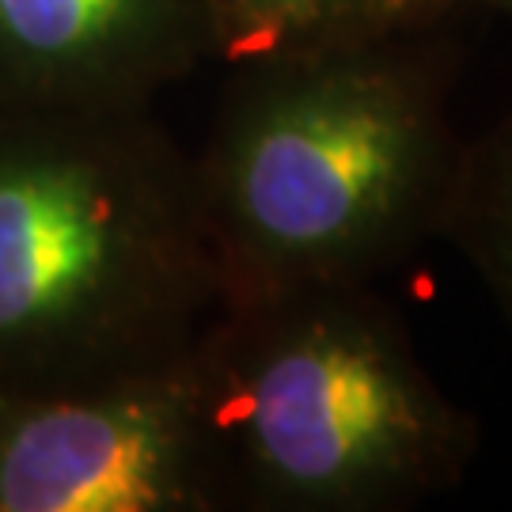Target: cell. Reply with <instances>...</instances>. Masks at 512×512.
Masks as SVG:
<instances>
[{"mask_svg":"<svg viewBox=\"0 0 512 512\" xmlns=\"http://www.w3.org/2000/svg\"><path fill=\"white\" fill-rule=\"evenodd\" d=\"M463 0H217V65L330 42L425 35Z\"/></svg>","mask_w":512,"mask_h":512,"instance_id":"obj_6","label":"cell"},{"mask_svg":"<svg viewBox=\"0 0 512 512\" xmlns=\"http://www.w3.org/2000/svg\"><path fill=\"white\" fill-rule=\"evenodd\" d=\"M224 69L194 152L220 304L372 285L444 232L463 145L433 31Z\"/></svg>","mask_w":512,"mask_h":512,"instance_id":"obj_1","label":"cell"},{"mask_svg":"<svg viewBox=\"0 0 512 512\" xmlns=\"http://www.w3.org/2000/svg\"><path fill=\"white\" fill-rule=\"evenodd\" d=\"M463 4H482V8H490L497 16H505L512 23V0H463Z\"/></svg>","mask_w":512,"mask_h":512,"instance_id":"obj_8","label":"cell"},{"mask_svg":"<svg viewBox=\"0 0 512 512\" xmlns=\"http://www.w3.org/2000/svg\"><path fill=\"white\" fill-rule=\"evenodd\" d=\"M217 308L194 152L152 107H0V399L171 361Z\"/></svg>","mask_w":512,"mask_h":512,"instance_id":"obj_2","label":"cell"},{"mask_svg":"<svg viewBox=\"0 0 512 512\" xmlns=\"http://www.w3.org/2000/svg\"><path fill=\"white\" fill-rule=\"evenodd\" d=\"M0 512H220L190 349L0 399Z\"/></svg>","mask_w":512,"mask_h":512,"instance_id":"obj_4","label":"cell"},{"mask_svg":"<svg viewBox=\"0 0 512 512\" xmlns=\"http://www.w3.org/2000/svg\"><path fill=\"white\" fill-rule=\"evenodd\" d=\"M444 232L456 236L463 255L512 319V118L482 145L463 148Z\"/></svg>","mask_w":512,"mask_h":512,"instance_id":"obj_7","label":"cell"},{"mask_svg":"<svg viewBox=\"0 0 512 512\" xmlns=\"http://www.w3.org/2000/svg\"><path fill=\"white\" fill-rule=\"evenodd\" d=\"M217 65V0H0V107L148 110Z\"/></svg>","mask_w":512,"mask_h":512,"instance_id":"obj_5","label":"cell"},{"mask_svg":"<svg viewBox=\"0 0 512 512\" xmlns=\"http://www.w3.org/2000/svg\"><path fill=\"white\" fill-rule=\"evenodd\" d=\"M190 361L220 509L399 512L475 459L471 414L372 285L220 304Z\"/></svg>","mask_w":512,"mask_h":512,"instance_id":"obj_3","label":"cell"}]
</instances>
